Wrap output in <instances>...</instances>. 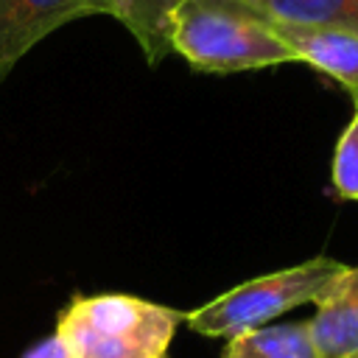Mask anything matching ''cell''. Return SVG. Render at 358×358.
Wrapping results in <instances>:
<instances>
[{
	"label": "cell",
	"instance_id": "6da1fadb",
	"mask_svg": "<svg viewBox=\"0 0 358 358\" xmlns=\"http://www.w3.org/2000/svg\"><path fill=\"white\" fill-rule=\"evenodd\" d=\"M171 53L201 73H243L296 62L268 17L249 0H182L171 17Z\"/></svg>",
	"mask_w": 358,
	"mask_h": 358
},
{
	"label": "cell",
	"instance_id": "7a4b0ae2",
	"mask_svg": "<svg viewBox=\"0 0 358 358\" xmlns=\"http://www.w3.org/2000/svg\"><path fill=\"white\" fill-rule=\"evenodd\" d=\"M185 313L129 294L76 296L59 316L56 336L70 358H168Z\"/></svg>",
	"mask_w": 358,
	"mask_h": 358
},
{
	"label": "cell",
	"instance_id": "3957f363",
	"mask_svg": "<svg viewBox=\"0 0 358 358\" xmlns=\"http://www.w3.org/2000/svg\"><path fill=\"white\" fill-rule=\"evenodd\" d=\"M347 266L316 255L305 263L241 282L207 305L185 313V324L207 338H235L249 330L266 327L280 313H288L305 302H316Z\"/></svg>",
	"mask_w": 358,
	"mask_h": 358
},
{
	"label": "cell",
	"instance_id": "277c9868",
	"mask_svg": "<svg viewBox=\"0 0 358 358\" xmlns=\"http://www.w3.org/2000/svg\"><path fill=\"white\" fill-rule=\"evenodd\" d=\"M95 14L98 0H0V81L45 36Z\"/></svg>",
	"mask_w": 358,
	"mask_h": 358
},
{
	"label": "cell",
	"instance_id": "5b68a950",
	"mask_svg": "<svg viewBox=\"0 0 358 358\" xmlns=\"http://www.w3.org/2000/svg\"><path fill=\"white\" fill-rule=\"evenodd\" d=\"M274 34L288 45L296 62L313 67L316 73L338 81L350 92L358 90V34L330 25H296L271 20Z\"/></svg>",
	"mask_w": 358,
	"mask_h": 358
},
{
	"label": "cell",
	"instance_id": "8992f818",
	"mask_svg": "<svg viewBox=\"0 0 358 358\" xmlns=\"http://www.w3.org/2000/svg\"><path fill=\"white\" fill-rule=\"evenodd\" d=\"M313 305L305 324L319 358L358 355V266H347Z\"/></svg>",
	"mask_w": 358,
	"mask_h": 358
},
{
	"label": "cell",
	"instance_id": "52a82bcc",
	"mask_svg": "<svg viewBox=\"0 0 358 358\" xmlns=\"http://www.w3.org/2000/svg\"><path fill=\"white\" fill-rule=\"evenodd\" d=\"M182 0H98L101 14L115 17L140 45L145 62L154 67L171 53V17Z\"/></svg>",
	"mask_w": 358,
	"mask_h": 358
},
{
	"label": "cell",
	"instance_id": "ba28073f",
	"mask_svg": "<svg viewBox=\"0 0 358 358\" xmlns=\"http://www.w3.org/2000/svg\"><path fill=\"white\" fill-rule=\"evenodd\" d=\"M221 358H319L308 324H266L227 341Z\"/></svg>",
	"mask_w": 358,
	"mask_h": 358
},
{
	"label": "cell",
	"instance_id": "9c48e42d",
	"mask_svg": "<svg viewBox=\"0 0 358 358\" xmlns=\"http://www.w3.org/2000/svg\"><path fill=\"white\" fill-rule=\"evenodd\" d=\"M271 20L296 25H330L358 34V0H249Z\"/></svg>",
	"mask_w": 358,
	"mask_h": 358
},
{
	"label": "cell",
	"instance_id": "30bf717a",
	"mask_svg": "<svg viewBox=\"0 0 358 358\" xmlns=\"http://www.w3.org/2000/svg\"><path fill=\"white\" fill-rule=\"evenodd\" d=\"M352 98H355L352 120L344 126L333 154V187L341 199L358 201V90L352 92Z\"/></svg>",
	"mask_w": 358,
	"mask_h": 358
},
{
	"label": "cell",
	"instance_id": "8fae6325",
	"mask_svg": "<svg viewBox=\"0 0 358 358\" xmlns=\"http://www.w3.org/2000/svg\"><path fill=\"white\" fill-rule=\"evenodd\" d=\"M22 358H70V352H67L64 341L53 333V336H48L45 341H39L36 347H31Z\"/></svg>",
	"mask_w": 358,
	"mask_h": 358
},
{
	"label": "cell",
	"instance_id": "7c38bea8",
	"mask_svg": "<svg viewBox=\"0 0 358 358\" xmlns=\"http://www.w3.org/2000/svg\"><path fill=\"white\" fill-rule=\"evenodd\" d=\"M350 358H358V355H350Z\"/></svg>",
	"mask_w": 358,
	"mask_h": 358
}]
</instances>
